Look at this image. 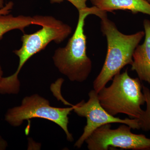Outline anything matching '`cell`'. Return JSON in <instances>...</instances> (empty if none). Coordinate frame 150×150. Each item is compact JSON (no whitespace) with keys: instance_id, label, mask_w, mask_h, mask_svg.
<instances>
[{"instance_id":"obj_1","label":"cell","mask_w":150,"mask_h":150,"mask_svg":"<svg viewBox=\"0 0 150 150\" xmlns=\"http://www.w3.org/2000/svg\"><path fill=\"white\" fill-rule=\"evenodd\" d=\"M38 25L42 28L32 34L22 36L21 47L14 50V53L19 58L18 67L15 72L3 77L1 81L2 90L6 93L17 94L20 90V82L18 76L22 67L32 56L43 50L50 42L59 44L63 42L72 33L69 25L51 16H35Z\"/></svg>"},{"instance_id":"obj_2","label":"cell","mask_w":150,"mask_h":150,"mask_svg":"<svg viewBox=\"0 0 150 150\" xmlns=\"http://www.w3.org/2000/svg\"><path fill=\"white\" fill-rule=\"evenodd\" d=\"M99 18L101 32L107 40V52L102 69L93 82V90L97 93L123 67L132 64L134 51L145 36L144 31L131 35L122 33L108 18L107 13Z\"/></svg>"},{"instance_id":"obj_3","label":"cell","mask_w":150,"mask_h":150,"mask_svg":"<svg viewBox=\"0 0 150 150\" xmlns=\"http://www.w3.org/2000/svg\"><path fill=\"white\" fill-rule=\"evenodd\" d=\"M79 11L77 25L67 45L56 49L53 57L54 65L59 72L72 82L82 83L91 73L92 64L86 54V36L84 33L85 20L88 16L100 17L107 12L95 6Z\"/></svg>"},{"instance_id":"obj_4","label":"cell","mask_w":150,"mask_h":150,"mask_svg":"<svg viewBox=\"0 0 150 150\" xmlns=\"http://www.w3.org/2000/svg\"><path fill=\"white\" fill-rule=\"evenodd\" d=\"M112 80L109 86H105L98 93L100 105L113 116L123 113L139 119L144 111L141 106L146 103L141 80L131 77L127 69L115 75Z\"/></svg>"},{"instance_id":"obj_5","label":"cell","mask_w":150,"mask_h":150,"mask_svg":"<svg viewBox=\"0 0 150 150\" xmlns=\"http://www.w3.org/2000/svg\"><path fill=\"white\" fill-rule=\"evenodd\" d=\"M73 110L69 108L54 107L48 100L38 94L24 98L19 106L10 108L5 115V120L13 127L20 126L23 121L32 118L46 119L57 124L64 131L69 142L74 141L72 134L68 129L69 115Z\"/></svg>"},{"instance_id":"obj_6","label":"cell","mask_w":150,"mask_h":150,"mask_svg":"<svg viewBox=\"0 0 150 150\" xmlns=\"http://www.w3.org/2000/svg\"><path fill=\"white\" fill-rule=\"evenodd\" d=\"M106 124L96 129L86 139L89 150H108L109 147L125 149L150 150V139L143 134L132 133V128L125 124L112 129Z\"/></svg>"},{"instance_id":"obj_7","label":"cell","mask_w":150,"mask_h":150,"mask_svg":"<svg viewBox=\"0 0 150 150\" xmlns=\"http://www.w3.org/2000/svg\"><path fill=\"white\" fill-rule=\"evenodd\" d=\"M89 99L87 102L81 101L72 106L74 112L81 117L86 119V125L83 132L79 139L75 143L74 146L78 149L81 147L87 139L96 129L100 126L111 123L125 124L133 129H140L139 119L116 117L111 115L102 107L98 97V93L94 90L88 93Z\"/></svg>"},{"instance_id":"obj_8","label":"cell","mask_w":150,"mask_h":150,"mask_svg":"<svg viewBox=\"0 0 150 150\" xmlns=\"http://www.w3.org/2000/svg\"><path fill=\"white\" fill-rule=\"evenodd\" d=\"M144 41L134 51L131 70L136 72L140 80L150 84V21L144 20Z\"/></svg>"},{"instance_id":"obj_9","label":"cell","mask_w":150,"mask_h":150,"mask_svg":"<svg viewBox=\"0 0 150 150\" xmlns=\"http://www.w3.org/2000/svg\"><path fill=\"white\" fill-rule=\"evenodd\" d=\"M100 10L112 12L129 11L134 14L141 13L150 16V4L145 0H91Z\"/></svg>"},{"instance_id":"obj_10","label":"cell","mask_w":150,"mask_h":150,"mask_svg":"<svg viewBox=\"0 0 150 150\" xmlns=\"http://www.w3.org/2000/svg\"><path fill=\"white\" fill-rule=\"evenodd\" d=\"M31 25H37L35 16L33 17L23 15L15 16L10 13L0 14V40L7 33L16 29L24 32L25 28Z\"/></svg>"},{"instance_id":"obj_11","label":"cell","mask_w":150,"mask_h":150,"mask_svg":"<svg viewBox=\"0 0 150 150\" xmlns=\"http://www.w3.org/2000/svg\"><path fill=\"white\" fill-rule=\"evenodd\" d=\"M142 91L145 97L146 109L138 119L140 129L149 131H150V91L147 87L142 86Z\"/></svg>"},{"instance_id":"obj_12","label":"cell","mask_w":150,"mask_h":150,"mask_svg":"<svg viewBox=\"0 0 150 150\" xmlns=\"http://www.w3.org/2000/svg\"><path fill=\"white\" fill-rule=\"evenodd\" d=\"M65 0H50L51 4L55 3H61ZM71 3L74 6L78 11L83 9L87 7L86 2L88 0H66Z\"/></svg>"},{"instance_id":"obj_13","label":"cell","mask_w":150,"mask_h":150,"mask_svg":"<svg viewBox=\"0 0 150 150\" xmlns=\"http://www.w3.org/2000/svg\"><path fill=\"white\" fill-rule=\"evenodd\" d=\"M13 6L14 4L12 1L8 2L3 8L0 9V14H8L10 13Z\"/></svg>"},{"instance_id":"obj_14","label":"cell","mask_w":150,"mask_h":150,"mask_svg":"<svg viewBox=\"0 0 150 150\" xmlns=\"http://www.w3.org/2000/svg\"><path fill=\"white\" fill-rule=\"evenodd\" d=\"M8 146V144L6 141L0 136V150H6Z\"/></svg>"},{"instance_id":"obj_15","label":"cell","mask_w":150,"mask_h":150,"mask_svg":"<svg viewBox=\"0 0 150 150\" xmlns=\"http://www.w3.org/2000/svg\"><path fill=\"white\" fill-rule=\"evenodd\" d=\"M3 71L2 67H1V65H0V82L1 81V80L2 79L3 77Z\"/></svg>"},{"instance_id":"obj_16","label":"cell","mask_w":150,"mask_h":150,"mask_svg":"<svg viewBox=\"0 0 150 150\" xmlns=\"http://www.w3.org/2000/svg\"><path fill=\"white\" fill-rule=\"evenodd\" d=\"M4 0H0V9H1L4 6Z\"/></svg>"},{"instance_id":"obj_17","label":"cell","mask_w":150,"mask_h":150,"mask_svg":"<svg viewBox=\"0 0 150 150\" xmlns=\"http://www.w3.org/2000/svg\"><path fill=\"white\" fill-rule=\"evenodd\" d=\"M145 1H146L147 2L149 3L150 4V0H145Z\"/></svg>"}]
</instances>
